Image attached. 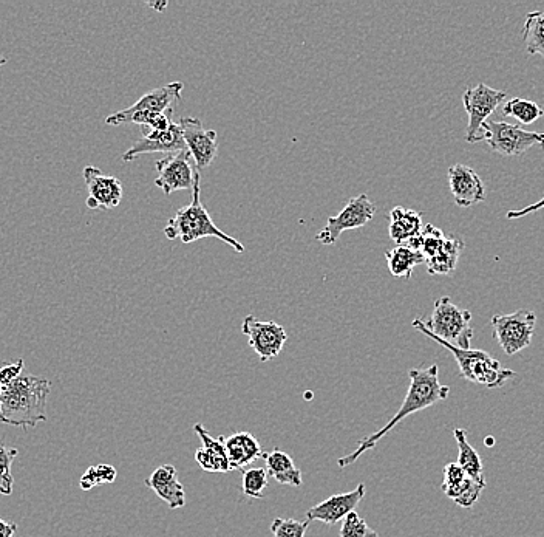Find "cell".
Listing matches in <instances>:
<instances>
[{
	"label": "cell",
	"instance_id": "836d02e7",
	"mask_svg": "<svg viewBox=\"0 0 544 537\" xmlns=\"http://www.w3.org/2000/svg\"><path fill=\"white\" fill-rule=\"evenodd\" d=\"M466 471H464L458 463H449V465L444 468V480H442V493L446 491L453 490L456 486L461 485L464 480L467 479Z\"/></svg>",
	"mask_w": 544,
	"mask_h": 537
},
{
	"label": "cell",
	"instance_id": "7c38bea8",
	"mask_svg": "<svg viewBox=\"0 0 544 537\" xmlns=\"http://www.w3.org/2000/svg\"><path fill=\"white\" fill-rule=\"evenodd\" d=\"M192 161L194 158L187 149L158 160L155 165L158 171L157 178H155L157 188H160L166 195L194 188L198 171L194 168Z\"/></svg>",
	"mask_w": 544,
	"mask_h": 537
},
{
	"label": "cell",
	"instance_id": "d590c367",
	"mask_svg": "<svg viewBox=\"0 0 544 537\" xmlns=\"http://www.w3.org/2000/svg\"><path fill=\"white\" fill-rule=\"evenodd\" d=\"M541 209H544V197L543 199L538 200L537 203H532V205L520 209V211H509L506 217L509 220L520 219V217L527 216V214L537 213V211H541Z\"/></svg>",
	"mask_w": 544,
	"mask_h": 537
},
{
	"label": "cell",
	"instance_id": "6da1fadb",
	"mask_svg": "<svg viewBox=\"0 0 544 537\" xmlns=\"http://www.w3.org/2000/svg\"><path fill=\"white\" fill-rule=\"evenodd\" d=\"M408 377H410V386H408L404 403H402L399 411L396 412L395 417L391 418L384 428L361 440L359 445H357L356 451L345 455V457H340L337 460V465L340 468H347V466L357 462L362 454H365V452L370 451V449L378 445L379 440H382L391 429H395L404 418L410 417V415L416 414V412L424 411V409L430 408L433 404H438L439 401L449 398L450 387L446 386V384H441V381H439V367L436 364L427 367V369H410L408 370Z\"/></svg>",
	"mask_w": 544,
	"mask_h": 537
},
{
	"label": "cell",
	"instance_id": "52a82bcc",
	"mask_svg": "<svg viewBox=\"0 0 544 537\" xmlns=\"http://www.w3.org/2000/svg\"><path fill=\"white\" fill-rule=\"evenodd\" d=\"M481 135L489 148L503 157H518L534 146L544 148V134L504 121H486L481 127Z\"/></svg>",
	"mask_w": 544,
	"mask_h": 537
},
{
	"label": "cell",
	"instance_id": "4fadbf2b",
	"mask_svg": "<svg viewBox=\"0 0 544 537\" xmlns=\"http://www.w3.org/2000/svg\"><path fill=\"white\" fill-rule=\"evenodd\" d=\"M180 126L195 168L198 172L208 169L218 152L217 132L204 129L203 123L195 117L181 118Z\"/></svg>",
	"mask_w": 544,
	"mask_h": 537
},
{
	"label": "cell",
	"instance_id": "8d00e7d4",
	"mask_svg": "<svg viewBox=\"0 0 544 537\" xmlns=\"http://www.w3.org/2000/svg\"><path fill=\"white\" fill-rule=\"evenodd\" d=\"M17 525L0 519V537H13L16 534Z\"/></svg>",
	"mask_w": 544,
	"mask_h": 537
},
{
	"label": "cell",
	"instance_id": "9a60e30c",
	"mask_svg": "<svg viewBox=\"0 0 544 537\" xmlns=\"http://www.w3.org/2000/svg\"><path fill=\"white\" fill-rule=\"evenodd\" d=\"M82 175H84L87 191H89L87 208L93 209V211L95 209L110 211L123 200V183L119 182L118 178L104 174L101 169L95 168V166L84 168Z\"/></svg>",
	"mask_w": 544,
	"mask_h": 537
},
{
	"label": "cell",
	"instance_id": "5bb4252c",
	"mask_svg": "<svg viewBox=\"0 0 544 537\" xmlns=\"http://www.w3.org/2000/svg\"><path fill=\"white\" fill-rule=\"evenodd\" d=\"M186 141H184L183 130L180 123H174L164 132H155V130L143 127V137L133 144L132 148L127 149L123 154V161H133L136 157L146 154H177V152L186 151Z\"/></svg>",
	"mask_w": 544,
	"mask_h": 537
},
{
	"label": "cell",
	"instance_id": "4dcf8cb0",
	"mask_svg": "<svg viewBox=\"0 0 544 537\" xmlns=\"http://www.w3.org/2000/svg\"><path fill=\"white\" fill-rule=\"evenodd\" d=\"M268 486V473L265 468H249L243 473V494L251 499H262Z\"/></svg>",
	"mask_w": 544,
	"mask_h": 537
},
{
	"label": "cell",
	"instance_id": "f546056e",
	"mask_svg": "<svg viewBox=\"0 0 544 537\" xmlns=\"http://www.w3.org/2000/svg\"><path fill=\"white\" fill-rule=\"evenodd\" d=\"M19 455L14 448H7L4 442H0V494L10 496L13 494L14 479L11 474V465Z\"/></svg>",
	"mask_w": 544,
	"mask_h": 537
},
{
	"label": "cell",
	"instance_id": "7a4b0ae2",
	"mask_svg": "<svg viewBox=\"0 0 544 537\" xmlns=\"http://www.w3.org/2000/svg\"><path fill=\"white\" fill-rule=\"evenodd\" d=\"M51 383L34 375H21L2 389L0 420L5 425L34 428L47 421V398Z\"/></svg>",
	"mask_w": 544,
	"mask_h": 537
},
{
	"label": "cell",
	"instance_id": "ac0fdd59",
	"mask_svg": "<svg viewBox=\"0 0 544 537\" xmlns=\"http://www.w3.org/2000/svg\"><path fill=\"white\" fill-rule=\"evenodd\" d=\"M144 483L163 502L167 503L170 510H178L186 505L184 486L178 480L177 468L174 465L158 466Z\"/></svg>",
	"mask_w": 544,
	"mask_h": 537
},
{
	"label": "cell",
	"instance_id": "d4e9b609",
	"mask_svg": "<svg viewBox=\"0 0 544 537\" xmlns=\"http://www.w3.org/2000/svg\"><path fill=\"white\" fill-rule=\"evenodd\" d=\"M455 435L456 445H458V465L466 471L467 476L470 479L476 480V482H486L483 473V462L478 452L473 449V446L467 442V432L464 429H455L453 431Z\"/></svg>",
	"mask_w": 544,
	"mask_h": 537
},
{
	"label": "cell",
	"instance_id": "9c48e42d",
	"mask_svg": "<svg viewBox=\"0 0 544 537\" xmlns=\"http://www.w3.org/2000/svg\"><path fill=\"white\" fill-rule=\"evenodd\" d=\"M507 95L501 90L492 89L486 84L467 87L463 95L464 109H466L469 124H467V143L473 144L483 141L481 127L489 121L490 115L506 100Z\"/></svg>",
	"mask_w": 544,
	"mask_h": 537
},
{
	"label": "cell",
	"instance_id": "8fae6325",
	"mask_svg": "<svg viewBox=\"0 0 544 537\" xmlns=\"http://www.w3.org/2000/svg\"><path fill=\"white\" fill-rule=\"evenodd\" d=\"M242 333L248 336L249 346L252 347L263 363L271 361L280 355L285 347L286 330L276 321H260L254 315H248L242 322Z\"/></svg>",
	"mask_w": 544,
	"mask_h": 537
},
{
	"label": "cell",
	"instance_id": "d6a6232c",
	"mask_svg": "<svg viewBox=\"0 0 544 537\" xmlns=\"http://www.w3.org/2000/svg\"><path fill=\"white\" fill-rule=\"evenodd\" d=\"M339 537H379V534L354 511L345 517Z\"/></svg>",
	"mask_w": 544,
	"mask_h": 537
},
{
	"label": "cell",
	"instance_id": "ffe728a7",
	"mask_svg": "<svg viewBox=\"0 0 544 537\" xmlns=\"http://www.w3.org/2000/svg\"><path fill=\"white\" fill-rule=\"evenodd\" d=\"M225 446L231 471L246 468L263 455L259 440L251 432H235L225 437Z\"/></svg>",
	"mask_w": 544,
	"mask_h": 537
},
{
	"label": "cell",
	"instance_id": "44dd1931",
	"mask_svg": "<svg viewBox=\"0 0 544 537\" xmlns=\"http://www.w3.org/2000/svg\"><path fill=\"white\" fill-rule=\"evenodd\" d=\"M422 230H424V223H422V214L418 211L402 208V206L391 209L388 234L396 245H407L416 239Z\"/></svg>",
	"mask_w": 544,
	"mask_h": 537
},
{
	"label": "cell",
	"instance_id": "e0dca14e",
	"mask_svg": "<svg viewBox=\"0 0 544 537\" xmlns=\"http://www.w3.org/2000/svg\"><path fill=\"white\" fill-rule=\"evenodd\" d=\"M449 185L455 203L461 208H470L486 199V188L475 169L466 165H455L449 169Z\"/></svg>",
	"mask_w": 544,
	"mask_h": 537
},
{
	"label": "cell",
	"instance_id": "ab89813d",
	"mask_svg": "<svg viewBox=\"0 0 544 537\" xmlns=\"http://www.w3.org/2000/svg\"><path fill=\"white\" fill-rule=\"evenodd\" d=\"M2 389H4V386H2V384H0V394H2Z\"/></svg>",
	"mask_w": 544,
	"mask_h": 537
},
{
	"label": "cell",
	"instance_id": "277c9868",
	"mask_svg": "<svg viewBox=\"0 0 544 537\" xmlns=\"http://www.w3.org/2000/svg\"><path fill=\"white\" fill-rule=\"evenodd\" d=\"M412 325L418 332L424 333L427 338L441 344L444 349L449 350L455 356L459 367V375L469 383L483 384L487 389H498V387L504 386L507 380L517 375L514 370L501 366L500 361L495 360L483 350L461 349V347L452 346V344L436 338L425 327L424 319L416 318Z\"/></svg>",
	"mask_w": 544,
	"mask_h": 537
},
{
	"label": "cell",
	"instance_id": "1f68e13d",
	"mask_svg": "<svg viewBox=\"0 0 544 537\" xmlns=\"http://www.w3.org/2000/svg\"><path fill=\"white\" fill-rule=\"evenodd\" d=\"M308 527H310L308 519L302 522V520L277 517L272 520L271 533L274 537H305Z\"/></svg>",
	"mask_w": 544,
	"mask_h": 537
},
{
	"label": "cell",
	"instance_id": "f1b7e54d",
	"mask_svg": "<svg viewBox=\"0 0 544 537\" xmlns=\"http://www.w3.org/2000/svg\"><path fill=\"white\" fill-rule=\"evenodd\" d=\"M116 476H118V473H116V469L112 465L101 463V465L90 466L85 471L84 476L79 480V486H81V490L90 491L96 486L115 482Z\"/></svg>",
	"mask_w": 544,
	"mask_h": 537
},
{
	"label": "cell",
	"instance_id": "2e32d148",
	"mask_svg": "<svg viewBox=\"0 0 544 537\" xmlns=\"http://www.w3.org/2000/svg\"><path fill=\"white\" fill-rule=\"evenodd\" d=\"M365 497V485L359 483L353 491L348 493L333 494L327 500L317 503L306 511V519L319 520L323 524L334 525L345 519L348 514L356 511L357 505Z\"/></svg>",
	"mask_w": 544,
	"mask_h": 537
},
{
	"label": "cell",
	"instance_id": "4316f807",
	"mask_svg": "<svg viewBox=\"0 0 544 537\" xmlns=\"http://www.w3.org/2000/svg\"><path fill=\"white\" fill-rule=\"evenodd\" d=\"M504 117H512L520 121L523 126L535 123L543 117L544 112L537 103L524 98H514V100L506 101L503 106Z\"/></svg>",
	"mask_w": 544,
	"mask_h": 537
},
{
	"label": "cell",
	"instance_id": "e575fe53",
	"mask_svg": "<svg viewBox=\"0 0 544 537\" xmlns=\"http://www.w3.org/2000/svg\"><path fill=\"white\" fill-rule=\"evenodd\" d=\"M24 360H17L16 363L7 364V366L0 369V384L2 386H8V384L13 383L16 378L21 377V372L24 370Z\"/></svg>",
	"mask_w": 544,
	"mask_h": 537
},
{
	"label": "cell",
	"instance_id": "cb8c5ba5",
	"mask_svg": "<svg viewBox=\"0 0 544 537\" xmlns=\"http://www.w3.org/2000/svg\"><path fill=\"white\" fill-rule=\"evenodd\" d=\"M464 240L461 237L447 236L441 251L433 259L427 260V270L430 274H452L458 265L459 254L464 250Z\"/></svg>",
	"mask_w": 544,
	"mask_h": 537
},
{
	"label": "cell",
	"instance_id": "d6986e66",
	"mask_svg": "<svg viewBox=\"0 0 544 537\" xmlns=\"http://www.w3.org/2000/svg\"><path fill=\"white\" fill-rule=\"evenodd\" d=\"M194 431L197 432L203 446L195 451V460L206 473H229L228 452H226L225 437H212L201 425H195Z\"/></svg>",
	"mask_w": 544,
	"mask_h": 537
},
{
	"label": "cell",
	"instance_id": "603a6c76",
	"mask_svg": "<svg viewBox=\"0 0 544 537\" xmlns=\"http://www.w3.org/2000/svg\"><path fill=\"white\" fill-rule=\"evenodd\" d=\"M385 257H387L388 270L395 278H412L413 270L425 262L424 256L408 245H396L393 250L385 253Z\"/></svg>",
	"mask_w": 544,
	"mask_h": 537
},
{
	"label": "cell",
	"instance_id": "74e56055",
	"mask_svg": "<svg viewBox=\"0 0 544 537\" xmlns=\"http://www.w3.org/2000/svg\"><path fill=\"white\" fill-rule=\"evenodd\" d=\"M150 7L157 8V10L163 11L167 7V2H161V4H150Z\"/></svg>",
	"mask_w": 544,
	"mask_h": 537
},
{
	"label": "cell",
	"instance_id": "8992f818",
	"mask_svg": "<svg viewBox=\"0 0 544 537\" xmlns=\"http://www.w3.org/2000/svg\"><path fill=\"white\" fill-rule=\"evenodd\" d=\"M184 84L180 81L167 84V86L158 87L150 90L146 95L141 96L133 106L127 109L118 110L106 118V124L109 126H121V124H140L146 127L152 123L153 118L160 113L172 109V104L180 100Z\"/></svg>",
	"mask_w": 544,
	"mask_h": 537
},
{
	"label": "cell",
	"instance_id": "f35d334b",
	"mask_svg": "<svg viewBox=\"0 0 544 537\" xmlns=\"http://www.w3.org/2000/svg\"><path fill=\"white\" fill-rule=\"evenodd\" d=\"M7 64V58H0V65Z\"/></svg>",
	"mask_w": 544,
	"mask_h": 537
},
{
	"label": "cell",
	"instance_id": "30bf717a",
	"mask_svg": "<svg viewBox=\"0 0 544 537\" xmlns=\"http://www.w3.org/2000/svg\"><path fill=\"white\" fill-rule=\"evenodd\" d=\"M374 214H376V206L368 199V195H357L348 200L345 208L337 216L328 217L327 225L317 234L316 239L323 245L331 247L345 231L357 230L370 223Z\"/></svg>",
	"mask_w": 544,
	"mask_h": 537
},
{
	"label": "cell",
	"instance_id": "484cf974",
	"mask_svg": "<svg viewBox=\"0 0 544 537\" xmlns=\"http://www.w3.org/2000/svg\"><path fill=\"white\" fill-rule=\"evenodd\" d=\"M523 41L529 55H540L544 58V11L527 14L523 27Z\"/></svg>",
	"mask_w": 544,
	"mask_h": 537
},
{
	"label": "cell",
	"instance_id": "5b68a950",
	"mask_svg": "<svg viewBox=\"0 0 544 537\" xmlns=\"http://www.w3.org/2000/svg\"><path fill=\"white\" fill-rule=\"evenodd\" d=\"M470 322L472 313L453 304L449 296L439 298L433 305L429 321L424 319L425 327L432 335L461 349H470V341L473 338Z\"/></svg>",
	"mask_w": 544,
	"mask_h": 537
},
{
	"label": "cell",
	"instance_id": "ba28073f",
	"mask_svg": "<svg viewBox=\"0 0 544 537\" xmlns=\"http://www.w3.org/2000/svg\"><path fill=\"white\" fill-rule=\"evenodd\" d=\"M537 316L531 310H518L512 315H497L492 318L493 335L506 355H517L531 346Z\"/></svg>",
	"mask_w": 544,
	"mask_h": 537
},
{
	"label": "cell",
	"instance_id": "83f0119b",
	"mask_svg": "<svg viewBox=\"0 0 544 537\" xmlns=\"http://www.w3.org/2000/svg\"><path fill=\"white\" fill-rule=\"evenodd\" d=\"M484 488H486V482H476V480L467 477L461 485L456 486L453 490L446 491L444 494L459 507L470 510L480 499V494L483 493Z\"/></svg>",
	"mask_w": 544,
	"mask_h": 537
},
{
	"label": "cell",
	"instance_id": "7402d4cb",
	"mask_svg": "<svg viewBox=\"0 0 544 537\" xmlns=\"http://www.w3.org/2000/svg\"><path fill=\"white\" fill-rule=\"evenodd\" d=\"M262 459L265 460L268 476H271L280 485H302V471L297 468L291 455L280 451V449H272L271 452H263Z\"/></svg>",
	"mask_w": 544,
	"mask_h": 537
},
{
	"label": "cell",
	"instance_id": "3957f363",
	"mask_svg": "<svg viewBox=\"0 0 544 537\" xmlns=\"http://www.w3.org/2000/svg\"><path fill=\"white\" fill-rule=\"evenodd\" d=\"M200 185L201 178L200 172H198L194 188H192V202L184 208L178 209L174 219H170L164 228L167 239H180L183 243H191L203 239V237H215L221 242L228 243L229 247L234 248L237 253H243L245 245L226 234L225 231H221L209 216L208 209L201 205Z\"/></svg>",
	"mask_w": 544,
	"mask_h": 537
}]
</instances>
